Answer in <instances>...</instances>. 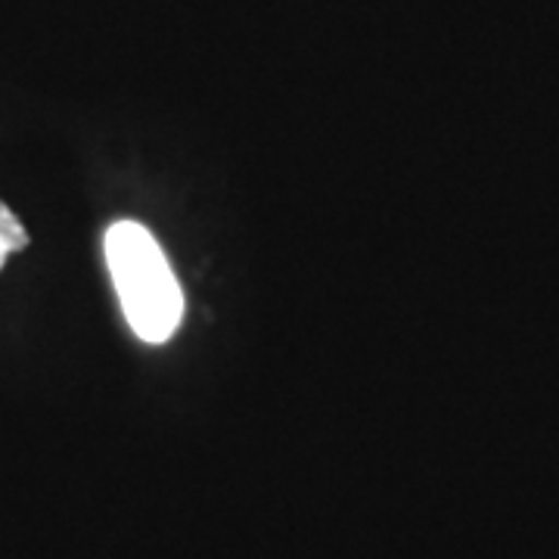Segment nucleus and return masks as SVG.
<instances>
[{"mask_svg":"<svg viewBox=\"0 0 559 559\" xmlns=\"http://www.w3.org/2000/svg\"><path fill=\"white\" fill-rule=\"evenodd\" d=\"M106 264L131 333L150 345L171 340L183 320V293L156 237L138 221H116L106 230Z\"/></svg>","mask_w":559,"mask_h":559,"instance_id":"nucleus-1","label":"nucleus"},{"mask_svg":"<svg viewBox=\"0 0 559 559\" xmlns=\"http://www.w3.org/2000/svg\"><path fill=\"white\" fill-rule=\"evenodd\" d=\"M25 246H28V230L22 227L16 212L7 202H0V252L10 259V255L22 252Z\"/></svg>","mask_w":559,"mask_h":559,"instance_id":"nucleus-2","label":"nucleus"},{"mask_svg":"<svg viewBox=\"0 0 559 559\" xmlns=\"http://www.w3.org/2000/svg\"><path fill=\"white\" fill-rule=\"evenodd\" d=\"M3 261H7V255H3V252H0V267H3Z\"/></svg>","mask_w":559,"mask_h":559,"instance_id":"nucleus-3","label":"nucleus"}]
</instances>
